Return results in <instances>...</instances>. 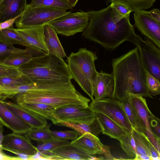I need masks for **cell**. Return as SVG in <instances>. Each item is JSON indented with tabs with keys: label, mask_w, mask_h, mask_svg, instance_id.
Segmentation results:
<instances>
[{
	"label": "cell",
	"mask_w": 160,
	"mask_h": 160,
	"mask_svg": "<svg viewBox=\"0 0 160 160\" xmlns=\"http://www.w3.org/2000/svg\"><path fill=\"white\" fill-rule=\"evenodd\" d=\"M3 127H0V145H1L2 140L3 137Z\"/></svg>",
	"instance_id": "48"
},
{
	"label": "cell",
	"mask_w": 160,
	"mask_h": 160,
	"mask_svg": "<svg viewBox=\"0 0 160 160\" xmlns=\"http://www.w3.org/2000/svg\"><path fill=\"white\" fill-rule=\"evenodd\" d=\"M23 74L19 68L0 63V76L16 77L21 76Z\"/></svg>",
	"instance_id": "38"
},
{
	"label": "cell",
	"mask_w": 160,
	"mask_h": 160,
	"mask_svg": "<svg viewBox=\"0 0 160 160\" xmlns=\"http://www.w3.org/2000/svg\"><path fill=\"white\" fill-rule=\"evenodd\" d=\"M156 0H106L107 3L116 2L125 6L131 12L150 8Z\"/></svg>",
	"instance_id": "27"
},
{
	"label": "cell",
	"mask_w": 160,
	"mask_h": 160,
	"mask_svg": "<svg viewBox=\"0 0 160 160\" xmlns=\"http://www.w3.org/2000/svg\"><path fill=\"white\" fill-rule=\"evenodd\" d=\"M54 115V124L60 122L89 123L96 117L95 112L89 106L84 108L74 105L57 108Z\"/></svg>",
	"instance_id": "11"
},
{
	"label": "cell",
	"mask_w": 160,
	"mask_h": 160,
	"mask_svg": "<svg viewBox=\"0 0 160 160\" xmlns=\"http://www.w3.org/2000/svg\"><path fill=\"white\" fill-rule=\"evenodd\" d=\"M33 56H34L31 54H13L0 59V63L19 68L28 62Z\"/></svg>",
	"instance_id": "28"
},
{
	"label": "cell",
	"mask_w": 160,
	"mask_h": 160,
	"mask_svg": "<svg viewBox=\"0 0 160 160\" xmlns=\"http://www.w3.org/2000/svg\"><path fill=\"white\" fill-rule=\"evenodd\" d=\"M149 13L152 18L160 22V11L158 9H153L149 11Z\"/></svg>",
	"instance_id": "44"
},
{
	"label": "cell",
	"mask_w": 160,
	"mask_h": 160,
	"mask_svg": "<svg viewBox=\"0 0 160 160\" xmlns=\"http://www.w3.org/2000/svg\"><path fill=\"white\" fill-rule=\"evenodd\" d=\"M31 160H63L60 157L55 155L52 152L38 151L33 155Z\"/></svg>",
	"instance_id": "40"
},
{
	"label": "cell",
	"mask_w": 160,
	"mask_h": 160,
	"mask_svg": "<svg viewBox=\"0 0 160 160\" xmlns=\"http://www.w3.org/2000/svg\"><path fill=\"white\" fill-rule=\"evenodd\" d=\"M52 152L55 155L60 157L63 160L104 159L102 156L96 157L90 155L70 144L58 148Z\"/></svg>",
	"instance_id": "20"
},
{
	"label": "cell",
	"mask_w": 160,
	"mask_h": 160,
	"mask_svg": "<svg viewBox=\"0 0 160 160\" xmlns=\"http://www.w3.org/2000/svg\"><path fill=\"white\" fill-rule=\"evenodd\" d=\"M19 68L34 82L67 83L73 79L63 59L48 53L33 56Z\"/></svg>",
	"instance_id": "4"
},
{
	"label": "cell",
	"mask_w": 160,
	"mask_h": 160,
	"mask_svg": "<svg viewBox=\"0 0 160 160\" xmlns=\"http://www.w3.org/2000/svg\"><path fill=\"white\" fill-rule=\"evenodd\" d=\"M0 127H3V125L0 122Z\"/></svg>",
	"instance_id": "50"
},
{
	"label": "cell",
	"mask_w": 160,
	"mask_h": 160,
	"mask_svg": "<svg viewBox=\"0 0 160 160\" xmlns=\"http://www.w3.org/2000/svg\"><path fill=\"white\" fill-rule=\"evenodd\" d=\"M118 140L120 142L123 150L128 156L133 159L137 154V152L135 142L132 133H127Z\"/></svg>",
	"instance_id": "31"
},
{
	"label": "cell",
	"mask_w": 160,
	"mask_h": 160,
	"mask_svg": "<svg viewBox=\"0 0 160 160\" xmlns=\"http://www.w3.org/2000/svg\"><path fill=\"white\" fill-rule=\"evenodd\" d=\"M55 125L71 128L77 131L79 135L89 133L98 137L102 130L101 124L97 117L89 123L60 122Z\"/></svg>",
	"instance_id": "22"
},
{
	"label": "cell",
	"mask_w": 160,
	"mask_h": 160,
	"mask_svg": "<svg viewBox=\"0 0 160 160\" xmlns=\"http://www.w3.org/2000/svg\"><path fill=\"white\" fill-rule=\"evenodd\" d=\"M112 65L113 98L120 100L132 94L153 98L147 88L145 70L136 47L113 59Z\"/></svg>",
	"instance_id": "2"
},
{
	"label": "cell",
	"mask_w": 160,
	"mask_h": 160,
	"mask_svg": "<svg viewBox=\"0 0 160 160\" xmlns=\"http://www.w3.org/2000/svg\"><path fill=\"white\" fill-rule=\"evenodd\" d=\"M15 53L31 54L34 56L43 54L41 52L31 49L26 48L25 49H21L0 42V59Z\"/></svg>",
	"instance_id": "30"
},
{
	"label": "cell",
	"mask_w": 160,
	"mask_h": 160,
	"mask_svg": "<svg viewBox=\"0 0 160 160\" xmlns=\"http://www.w3.org/2000/svg\"><path fill=\"white\" fill-rule=\"evenodd\" d=\"M95 113L96 117L101 125L102 134L118 140L128 133L118 124L105 114L99 112Z\"/></svg>",
	"instance_id": "21"
},
{
	"label": "cell",
	"mask_w": 160,
	"mask_h": 160,
	"mask_svg": "<svg viewBox=\"0 0 160 160\" xmlns=\"http://www.w3.org/2000/svg\"><path fill=\"white\" fill-rule=\"evenodd\" d=\"M51 124L44 127L32 128L26 133V135L30 139L38 142H44L53 138L51 132L50 127Z\"/></svg>",
	"instance_id": "29"
},
{
	"label": "cell",
	"mask_w": 160,
	"mask_h": 160,
	"mask_svg": "<svg viewBox=\"0 0 160 160\" xmlns=\"http://www.w3.org/2000/svg\"><path fill=\"white\" fill-rule=\"evenodd\" d=\"M89 22L87 12L80 10L75 12L69 11L48 24L54 29L57 33L69 36L83 32L87 27Z\"/></svg>",
	"instance_id": "8"
},
{
	"label": "cell",
	"mask_w": 160,
	"mask_h": 160,
	"mask_svg": "<svg viewBox=\"0 0 160 160\" xmlns=\"http://www.w3.org/2000/svg\"><path fill=\"white\" fill-rule=\"evenodd\" d=\"M67 140L59 139L53 138L42 143L38 144L36 147L38 151L52 152L56 149L70 143Z\"/></svg>",
	"instance_id": "34"
},
{
	"label": "cell",
	"mask_w": 160,
	"mask_h": 160,
	"mask_svg": "<svg viewBox=\"0 0 160 160\" xmlns=\"http://www.w3.org/2000/svg\"><path fill=\"white\" fill-rule=\"evenodd\" d=\"M133 160H152V157L147 155H139L137 154Z\"/></svg>",
	"instance_id": "45"
},
{
	"label": "cell",
	"mask_w": 160,
	"mask_h": 160,
	"mask_svg": "<svg viewBox=\"0 0 160 160\" xmlns=\"http://www.w3.org/2000/svg\"><path fill=\"white\" fill-rule=\"evenodd\" d=\"M3 149L1 145H0V160H22L19 156H9L3 151Z\"/></svg>",
	"instance_id": "43"
},
{
	"label": "cell",
	"mask_w": 160,
	"mask_h": 160,
	"mask_svg": "<svg viewBox=\"0 0 160 160\" xmlns=\"http://www.w3.org/2000/svg\"><path fill=\"white\" fill-rule=\"evenodd\" d=\"M151 127L152 126L153 128V132L158 137L160 138V120H152L150 121Z\"/></svg>",
	"instance_id": "42"
},
{
	"label": "cell",
	"mask_w": 160,
	"mask_h": 160,
	"mask_svg": "<svg viewBox=\"0 0 160 160\" xmlns=\"http://www.w3.org/2000/svg\"><path fill=\"white\" fill-rule=\"evenodd\" d=\"M89 106L95 112L102 113L112 119L127 133L132 132V128L119 99L107 98L98 101H92Z\"/></svg>",
	"instance_id": "9"
},
{
	"label": "cell",
	"mask_w": 160,
	"mask_h": 160,
	"mask_svg": "<svg viewBox=\"0 0 160 160\" xmlns=\"http://www.w3.org/2000/svg\"><path fill=\"white\" fill-rule=\"evenodd\" d=\"M132 133L135 142L137 154L151 157L150 150L151 142L147 136L144 133L133 128Z\"/></svg>",
	"instance_id": "26"
},
{
	"label": "cell",
	"mask_w": 160,
	"mask_h": 160,
	"mask_svg": "<svg viewBox=\"0 0 160 160\" xmlns=\"http://www.w3.org/2000/svg\"><path fill=\"white\" fill-rule=\"evenodd\" d=\"M146 86L148 90L152 96L160 93V82L145 70Z\"/></svg>",
	"instance_id": "37"
},
{
	"label": "cell",
	"mask_w": 160,
	"mask_h": 160,
	"mask_svg": "<svg viewBox=\"0 0 160 160\" xmlns=\"http://www.w3.org/2000/svg\"><path fill=\"white\" fill-rule=\"evenodd\" d=\"M87 12L89 22L82 36L107 50H113L124 42L129 41L135 34L130 15L116 22L110 5L98 11Z\"/></svg>",
	"instance_id": "1"
},
{
	"label": "cell",
	"mask_w": 160,
	"mask_h": 160,
	"mask_svg": "<svg viewBox=\"0 0 160 160\" xmlns=\"http://www.w3.org/2000/svg\"><path fill=\"white\" fill-rule=\"evenodd\" d=\"M51 132L53 137L55 138L63 140H73L78 137V133L75 130L58 131H51Z\"/></svg>",
	"instance_id": "39"
},
{
	"label": "cell",
	"mask_w": 160,
	"mask_h": 160,
	"mask_svg": "<svg viewBox=\"0 0 160 160\" xmlns=\"http://www.w3.org/2000/svg\"><path fill=\"white\" fill-rule=\"evenodd\" d=\"M115 83L112 73L102 71L98 72L93 85V101H98L107 98H113Z\"/></svg>",
	"instance_id": "16"
},
{
	"label": "cell",
	"mask_w": 160,
	"mask_h": 160,
	"mask_svg": "<svg viewBox=\"0 0 160 160\" xmlns=\"http://www.w3.org/2000/svg\"><path fill=\"white\" fill-rule=\"evenodd\" d=\"M28 5L29 7L45 6L62 8L67 10L72 8L67 0H31Z\"/></svg>",
	"instance_id": "32"
},
{
	"label": "cell",
	"mask_w": 160,
	"mask_h": 160,
	"mask_svg": "<svg viewBox=\"0 0 160 160\" xmlns=\"http://www.w3.org/2000/svg\"><path fill=\"white\" fill-rule=\"evenodd\" d=\"M119 100L131 125L135 128L137 126L136 114L128 96Z\"/></svg>",
	"instance_id": "35"
},
{
	"label": "cell",
	"mask_w": 160,
	"mask_h": 160,
	"mask_svg": "<svg viewBox=\"0 0 160 160\" xmlns=\"http://www.w3.org/2000/svg\"><path fill=\"white\" fill-rule=\"evenodd\" d=\"M128 98L136 114L137 126L135 129L144 133L149 140L152 139L155 135L151 129L150 121L159 119L150 110L146 100L143 97L129 94Z\"/></svg>",
	"instance_id": "10"
},
{
	"label": "cell",
	"mask_w": 160,
	"mask_h": 160,
	"mask_svg": "<svg viewBox=\"0 0 160 160\" xmlns=\"http://www.w3.org/2000/svg\"><path fill=\"white\" fill-rule=\"evenodd\" d=\"M3 103L10 111L29 124L32 128H42L47 125V119L36 115L18 103L5 101Z\"/></svg>",
	"instance_id": "18"
},
{
	"label": "cell",
	"mask_w": 160,
	"mask_h": 160,
	"mask_svg": "<svg viewBox=\"0 0 160 160\" xmlns=\"http://www.w3.org/2000/svg\"><path fill=\"white\" fill-rule=\"evenodd\" d=\"M91 155L103 154L106 159H115L110 152V148L104 145L98 137L89 133L80 135L70 143Z\"/></svg>",
	"instance_id": "14"
},
{
	"label": "cell",
	"mask_w": 160,
	"mask_h": 160,
	"mask_svg": "<svg viewBox=\"0 0 160 160\" xmlns=\"http://www.w3.org/2000/svg\"><path fill=\"white\" fill-rule=\"evenodd\" d=\"M3 103L0 102V122L3 126L13 132L21 134L26 133L32 129L29 124L10 111Z\"/></svg>",
	"instance_id": "17"
},
{
	"label": "cell",
	"mask_w": 160,
	"mask_h": 160,
	"mask_svg": "<svg viewBox=\"0 0 160 160\" xmlns=\"http://www.w3.org/2000/svg\"><path fill=\"white\" fill-rule=\"evenodd\" d=\"M17 103H42L56 109L68 105L84 108L89 106L90 100L76 90L71 81L62 86L47 89L28 91L16 96Z\"/></svg>",
	"instance_id": "3"
},
{
	"label": "cell",
	"mask_w": 160,
	"mask_h": 160,
	"mask_svg": "<svg viewBox=\"0 0 160 160\" xmlns=\"http://www.w3.org/2000/svg\"><path fill=\"white\" fill-rule=\"evenodd\" d=\"M133 18L135 26L142 34L160 48V22L145 10L134 12Z\"/></svg>",
	"instance_id": "12"
},
{
	"label": "cell",
	"mask_w": 160,
	"mask_h": 160,
	"mask_svg": "<svg viewBox=\"0 0 160 160\" xmlns=\"http://www.w3.org/2000/svg\"><path fill=\"white\" fill-rule=\"evenodd\" d=\"M67 10L45 6L27 7L15 21L17 28L42 26L68 12Z\"/></svg>",
	"instance_id": "6"
},
{
	"label": "cell",
	"mask_w": 160,
	"mask_h": 160,
	"mask_svg": "<svg viewBox=\"0 0 160 160\" xmlns=\"http://www.w3.org/2000/svg\"><path fill=\"white\" fill-rule=\"evenodd\" d=\"M13 28L11 27L0 31V42L11 46L19 44L26 48L41 52L30 46Z\"/></svg>",
	"instance_id": "25"
},
{
	"label": "cell",
	"mask_w": 160,
	"mask_h": 160,
	"mask_svg": "<svg viewBox=\"0 0 160 160\" xmlns=\"http://www.w3.org/2000/svg\"><path fill=\"white\" fill-rule=\"evenodd\" d=\"M129 41L136 46L145 70L160 82V48L135 33Z\"/></svg>",
	"instance_id": "7"
},
{
	"label": "cell",
	"mask_w": 160,
	"mask_h": 160,
	"mask_svg": "<svg viewBox=\"0 0 160 160\" xmlns=\"http://www.w3.org/2000/svg\"><path fill=\"white\" fill-rule=\"evenodd\" d=\"M23 12L14 18L0 22V31L11 27H13V25L16 21L22 15Z\"/></svg>",
	"instance_id": "41"
},
{
	"label": "cell",
	"mask_w": 160,
	"mask_h": 160,
	"mask_svg": "<svg viewBox=\"0 0 160 160\" xmlns=\"http://www.w3.org/2000/svg\"><path fill=\"white\" fill-rule=\"evenodd\" d=\"M44 41L48 50V54L61 59L67 57L54 29L48 24L44 26Z\"/></svg>",
	"instance_id": "19"
},
{
	"label": "cell",
	"mask_w": 160,
	"mask_h": 160,
	"mask_svg": "<svg viewBox=\"0 0 160 160\" xmlns=\"http://www.w3.org/2000/svg\"><path fill=\"white\" fill-rule=\"evenodd\" d=\"M1 145L3 150L18 156L21 155H33L38 151L26 135H22L14 132L3 136Z\"/></svg>",
	"instance_id": "13"
},
{
	"label": "cell",
	"mask_w": 160,
	"mask_h": 160,
	"mask_svg": "<svg viewBox=\"0 0 160 160\" xmlns=\"http://www.w3.org/2000/svg\"><path fill=\"white\" fill-rule=\"evenodd\" d=\"M27 4V0H6L5 7L0 16V22L20 14L25 10Z\"/></svg>",
	"instance_id": "24"
},
{
	"label": "cell",
	"mask_w": 160,
	"mask_h": 160,
	"mask_svg": "<svg viewBox=\"0 0 160 160\" xmlns=\"http://www.w3.org/2000/svg\"><path fill=\"white\" fill-rule=\"evenodd\" d=\"M113 18L116 22H119L125 17L130 15V11L124 5L116 2L110 4Z\"/></svg>",
	"instance_id": "36"
},
{
	"label": "cell",
	"mask_w": 160,
	"mask_h": 160,
	"mask_svg": "<svg viewBox=\"0 0 160 160\" xmlns=\"http://www.w3.org/2000/svg\"><path fill=\"white\" fill-rule=\"evenodd\" d=\"M6 0H0V16L5 7Z\"/></svg>",
	"instance_id": "46"
},
{
	"label": "cell",
	"mask_w": 160,
	"mask_h": 160,
	"mask_svg": "<svg viewBox=\"0 0 160 160\" xmlns=\"http://www.w3.org/2000/svg\"><path fill=\"white\" fill-rule=\"evenodd\" d=\"M4 102V101H3V100H2V99L0 98V102H2V103H3V102Z\"/></svg>",
	"instance_id": "49"
},
{
	"label": "cell",
	"mask_w": 160,
	"mask_h": 160,
	"mask_svg": "<svg viewBox=\"0 0 160 160\" xmlns=\"http://www.w3.org/2000/svg\"><path fill=\"white\" fill-rule=\"evenodd\" d=\"M96 54L86 48H80L76 52H72L67 58L68 66L73 79L91 98L94 100L93 85L97 72L95 62Z\"/></svg>",
	"instance_id": "5"
},
{
	"label": "cell",
	"mask_w": 160,
	"mask_h": 160,
	"mask_svg": "<svg viewBox=\"0 0 160 160\" xmlns=\"http://www.w3.org/2000/svg\"><path fill=\"white\" fill-rule=\"evenodd\" d=\"M18 104L41 118L51 120L53 123L55 121L54 112L56 108L51 105L39 102L22 103Z\"/></svg>",
	"instance_id": "23"
},
{
	"label": "cell",
	"mask_w": 160,
	"mask_h": 160,
	"mask_svg": "<svg viewBox=\"0 0 160 160\" xmlns=\"http://www.w3.org/2000/svg\"><path fill=\"white\" fill-rule=\"evenodd\" d=\"M32 82L23 74L18 77L0 76V85L14 86L29 84Z\"/></svg>",
	"instance_id": "33"
},
{
	"label": "cell",
	"mask_w": 160,
	"mask_h": 160,
	"mask_svg": "<svg viewBox=\"0 0 160 160\" xmlns=\"http://www.w3.org/2000/svg\"><path fill=\"white\" fill-rule=\"evenodd\" d=\"M70 6L72 8L76 5L78 0H67Z\"/></svg>",
	"instance_id": "47"
},
{
	"label": "cell",
	"mask_w": 160,
	"mask_h": 160,
	"mask_svg": "<svg viewBox=\"0 0 160 160\" xmlns=\"http://www.w3.org/2000/svg\"><path fill=\"white\" fill-rule=\"evenodd\" d=\"M44 26L13 29L30 46L46 54L48 50L44 41Z\"/></svg>",
	"instance_id": "15"
}]
</instances>
